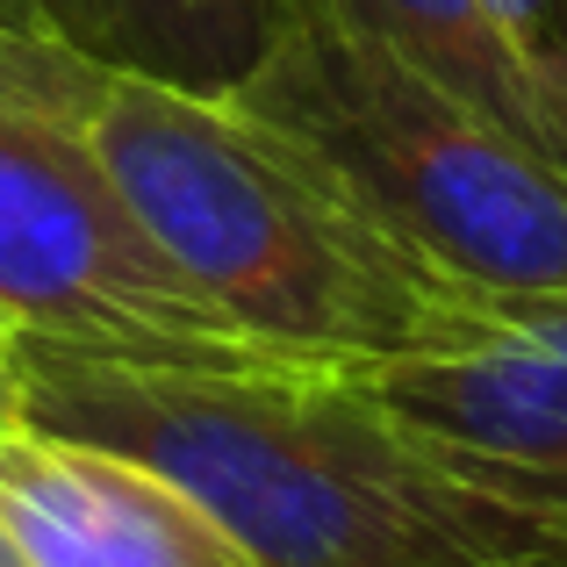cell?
<instances>
[{
    "mask_svg": "<svg viewBox=\"0 0 567 567\" xmlns=\"http://www.w3.org/2000/svg\"><path fill=\"white\" fill-rule=\"evenodd\" d=\"M22 424L152 460L251 567H567V525L460 474L331 367H109L8 346Z\"/></svg>",
    "mask_w": 567,
    "mask_h": 567,
    "instance_id": "1",
    "label": "cell"
},
{
    "mask_svg": "<svg viewBox=\"0 0 567 567\" xmlns=\"http://www.w3.org/2000/svg\"><path fill=\"white\" fill-rule=\"evenodd\" d=\"M65 115L158 251L266 360L360 374L460 352L511 309V295L445 274L338 166L230 94H173L80 65Z\"/></svg>",
    "mask_w": 567,
    "mask_h": 567,
    "instance_id": "2",
    "label": "cell"
},
{
    "mask_svg": "<svg viewBox=\"0 0 567 567\" xmlns=\"http://www.w3.org/2000/svg\"><path fill=\"white\" fill-rule=\"evenodd\" d=\"M230 101L302 137L445 274L567 295V166L331 14L295 0L288 37Z\"/></svg>",
    "mask_w": 567,
    "mask_h": 567,
    "instance_id": "3",
    "label": "cell"
},
{
    "mask_svg": "<svg viewBox=\"0 0 567 567\" xmlns=\"http://www.w3.org/2000/svg\"><path fill=\"white\" fill-rule=\"evenodd\" d=\"M0 331L8 346L109 367H266L158 251L65 115V94H0Z\"/></svg>",
    "mask_w": 567,
    "mask_h": 567,
    "instance_id": "4",
    "label": "cell"
},
{
    "mask_svg": "<svg viewBox=\"0 0 567 567\" xmlns=\"http://www.w3.org/2000/svg\"><path fill=\"white\" fill-rule=\"evenodd\" d=\"M352 381L460 474L567 525V295H511L488 338L360 367Z\"/></svg>",
    "mask_w": 567,
    "mask_h": 567,
    "instance_id": "5",
    "label": "cell"
},
{
    "mask_svg": "<svg viewBox=\"0 0 567 567\" xmlns=\"http://www.w3.org/2000/svg\"><path fill=\"white\" fill-rule=\"evenodd\" d=\"M0 525L29 567H251L173 474L43 424L0 431Z\"/></svg>",
    "mask_w": 567,
    "mask_h": 567,
    "instance_id": "6",
    "label": "cell"
},
{
    "mask_svg": "<svg viewBox=\"0 0 567 567\" xmlns=\"http://www.w3.org/2000/svg\"><path fill=\"white\" fill-rule=\"evenodd\" d=\"M295 0H0V37L51 43L109 80L237 94L288 37Z\"/></svg>",
    "mask_w": 567,
    "mask_h": 567,
    "instance_id": "7",
    "label": "cell"
},
{
    "mask_svg": "<svg viewBox=\"0 0 567 567\" xmlns=\"http://www.w3.org/2000/svg\"><path fill=\"white\" fill-rule=\"evenodd\" d=\"M302 8L331 14L338 29H352V37H367L374 51L402 58V65L424 72L431 86L474 101L482 115H496L503 130H517L525 144H539L560 166L539 94H532L525 65L511 58V43L488 22L482 0H302Z\"/></svg>",
    "mask_w": 567,
    "mask_h": 567,
    "instance_id": "8",
    "label": "cell"
},
{
    "mask_svg": "<svg viewBox=\"0 0 567 567\" xmlns=\"http://www.w3.org/2000/svg\"><path fill=\"white\" fill-rule=\"evenodd\" d=\"M482 8L503 29L511 58L525 65L532 94L546 109V130H554V152L567 166V0H482Z\"/></svg>",
    "mask_w": 567,
    "mask_h": 567,
    "instance_id": "9",
    "label": "cell"
},
{
    "mask_svg": "<svg viewBox=\"0 0 567 567\" xmlns=\"http://www.w3.org/2000/svg\"><path fill=\"white\" fill-rule=\"evenodd\" d=\"M80 72V58L51 51V43H22V37H0V94H29V101H58L65 80Z\"/></svg>",
    "mask_w": 567,
    "mask_h": 567,
    "instance_id": "10",
    "label": "cell"
},
{
    "mask_svg": "<svg viewBox=\"0 0 567 567\" xmlns=\"http://www.w3.org/2000/svg\"><path fill=\"white\" fill-rule=\"evenodd\" d=\"M8 424H22V381H14L8 352H0V431H8Z\"/></svg>",
    "mask_w": 567,
    "mask_h": 567,
    "instance_id": "11",
    "label": "cell"
},
{
    "mask_svg": "<svg viewBox=\"0 0 567 567\" xmlns=\"http://www.w3.org/2000/svg\"><path fill=\"white\" fill-rule=\"evenodd\" d=\"M0 567H29V560H22V546H14V532H8V525H0Z\"/></svg>",
    "mask_w": 567,
    "mask_h": 567,
    "instance_id": "12",
    "label": "cell"
},
{
    "mask_svg": "<svg viewBox=\"0 0 567 567\" xmlns=\"http://www.w3.org/2000/svg\"><path fill=\"white\" fill-rule=\"evenodd\" d=\"M0 352H8V331H0Z\"/></svg>",
    "mask_w": 567,
    "mask_h": 567,
    "instance_id": "13",
    "label": "cell"
}]
</instances>
